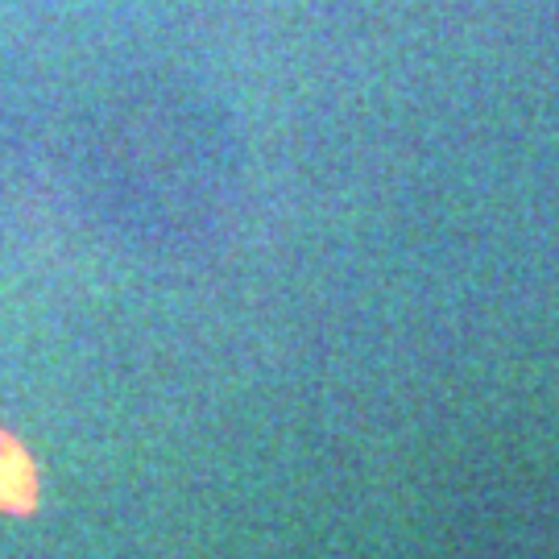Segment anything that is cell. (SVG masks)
I'll use <instances>...</instances> for the list:
<instances>
[{
    "instance_id": "1",
    "label": "cell",
    "mask_w": 559,
    "mask_h": 559,
    "mask_svg": "<svg viewBox=\"0 0 559 559\" xmlns=\"http://www.w3.org/2000/svg\"><path fill=\"white\" fill-rule=\"evenodd\" d=\"M34 506H38V468L25 452V443L0 427V510L34 514Z\"/></svg>"
}]
</instances>
